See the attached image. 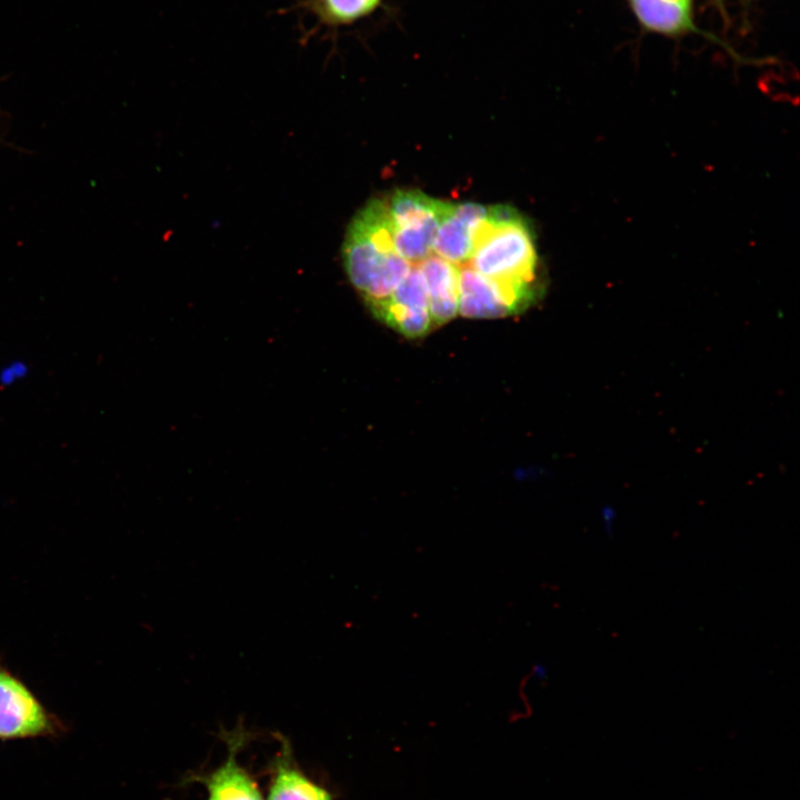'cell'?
<instances>
[{"label": "cell", "mask_w": 800, "mask_h": 800, "mask_svg": "<svg viewBox=\"0 0 800 800\" xmlns=\"http://www.w3.org/2000/svg\"><path fill=\"white\" fill-rule=\"evenodd\" d=\"M382 0H307L306 9L328 28L350 26L370 16Z\"/></svg>", "instance_id": "obj_12"}, {"label": "cell", "mask_w": 800, "mask_h": 800, "mask_svg": "<svg viewBox=\"0 0 800 800\" xmlns=\"http://www.w3.org/2000/svg\"><path fill=\"white\" fill-rule=\"evenodd\" d=\"M466 263L492 282L512 314L526 310L541 293L532 228L511 206L488 207Z\"/></svg>", "instance_id": "obj_1"}, {"label": "cell", "mask_w": 800, "mask_h": 800, "mask_svg": "<svg viewBox=\"0 0 800 800\" xmlns=\"http://www.w3.org/2000/svg\"><path fill=\"white\" fill-rule=\"evenodd\" d=\"M373 316L407 338H420L432 328L424 280L419 267H411L404 280L384 300L372 304Z\"/></svg>", "instance_id": "obj_6"}, {"label": "cell", "mask_w": 800, "mask_h": 800, "mask_svg": "<svg viewBox=\"0 0 800 800\" xmlns=\"http://www.w3.org/2000/svg\"><path fill=\"white\" fill-rule=\"evenodd\" d=\"M29 364L20 359L10 360L0 367V384L2 387L13 386L28 377Z\"/></svg>", "instance_id": "obj_13"}, {"label": "cell", "mask_w": 800, "mask_h": 800, "mask_svg": "<svg viewBox=\"0 0 800 800\" xmlns=\"http://www.w3.org/2000/svg\"><path fill=\"white\" fill-rule=\"evenodd\" d=\"M473 319H494L512 314L496 287L469 264L459 269V311Z\"/></svg>", "instance_id": "obj_11"}, {"label": "cell", "mask_w": 800, "mask_h": 800, "mask_svg": "<svg viewBox=\"0 0 800 800\" xmlns=\"http://www.w3.org/2000/svg\"><path fill=\"white\" fill-rule=\"evenodd\" d=\"M279 749L269 766L264 800H334L336 796L313 780L297 762L290 741L274 732Z\"/></svg>", "instance_id": "obj_7"}, {"label": "cell", "mask_w": 800, "mask_h": 800, "mask_svg": "<svg viewBox=\"0 0 800 800\" xmlns=\"http://www.w3.org/2000/svg\"><path fill=\"white\" fill-rule=\"evenodd\" d=\"M386 203L396 251L408 262H421L432 253L437 231L453 203L416 189H398Z\"/></svg>", "instance_id": "obj_3"}, {"label": "cell", "mask_w": 800, "mask_h": 800, "mask_svg": "<svg viewBox=\"0 0 800 800\" xmlns=\"http://www.w3.org/2000/svg\"><path fill=\"white\" fill-rule=\"evenodd\" d=\"M252 737L240 722L232 730H221L227 746V757L212 770L189 774L186 781L198 782L206 788V800H264L254 777L243 767L238 754Z\"/></svg>", "instance_id": "obj_4"}, {"label": "cell", "mask_w": 800, "mask_h": 800, "mask_svg": "<svg viewBox=\"0 0 800 800\" xmlns=\"http://www.w3.org/2000/svg\"><path fill=\"white\" fill-rule=\"evenodd\" d=\"M640 26L668 37L698 32L693 20V0H627Z\"/></svg>", "instance_id": "obj_10"}, {"label": "cell", "mask_w": 800, "mask_h": 800, "mask_svg": "<svg viewBox=\"0 0 800 800\" xmlns=\"http://www.w3.org/2000/svg\"><path fill=\"white\" fill-rule=\"evenodd\" d=\"M52 717L30 689L0 664V739H24L53 731Z\"/></svg>", "instance_id": "obj_5"}, {"label": "cell", "mask_w": 800, "mask_h": 800, "mask_svg": "<svg viewBox=\"0 0 800 800\" xmlns=\"http://www.w3.org/2000/svg\"><path fill=\"white\" fill-rule=\"evenodd\" d=\"M342 261L368 308L387 299L404 280L411 266L396 251L383 200L371 199L351 219L342 243Z\"/></svg>", "instance_id": "obj_2"}, {"label": "cell", "mask_w": 800, "mask_h": 800, "mask_svg": "<svg viewBox=\"0 0 800 800\" xmlns=\"http://www.w3.org/2000/svg\"><path fill=\"white\" fill-rule=\"evenodd\" d=\"M488 207L479 203H453L437 231L432 252L458 266L470 260L473 233L487 219Z\"/></svg>", "instance_id": "obj_8"}, {"label": "cell", "mask_w": 800, "mask_h": 800, "mask_svg": "<svg viewBox=\"0 0 800 800\" xmlns=\"http://www.w3.org/2000/svg\"><path fill=\"white\" fill-rule=\"evenodd\" d=\"M429 301L432 328L442 326L459 312V268L434 252L419 266Z\"/></svg>", "instance_id": "obj_9"}]
</instances>
